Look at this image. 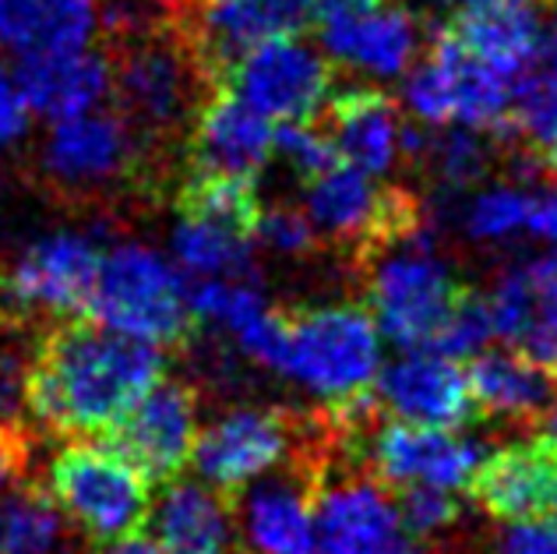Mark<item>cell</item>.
<instances>
[{
    "label": "cell",
    "instance_id": "cell-45",
    "mask_svg": "<svg viewBox=\"0 0 557 554\" xmlns=\"http://www.w3.org/2000/svg\"><path fill=\"white\" fill-rule=\"evenodd\" d=\"M550 508H554V516H557V494H554V505Z\"/></svg>",
    "mask_w": 557,
    "mask_h": 554
},
{
    "label": "cell",
    "instance_id": "cell-10",
    "mask_svg": "<svg viewBox=\"0 0 557 554\" xmlns=\"http://www.w3.org/2000/svg\"><path fill=\"white\" fill-rule=\"evenodd\" d=\"M230 93L251 103L269 121L304 124L329 103L335 71L332 61L297 36H272L247 50L223 78Z\"/></svg>",
    "mask_w": 557,
    "mask_h": 554
},
{
    "label": "cell",
    "instance_id": "cell-15",
    "mask_svg": "<svg viewBox=\"0 0 557 554\" xmlns=\"http://www.w3.org/2000/svg\"><path fill=\"white\" fill-rule=\"evenodd\" d=\"M318 22V0H201L190 14V39L209 78L223 85L247 50L272 36H297Z\"/></svg>",
    "mask_w": 557,
    "mask_h": 554
},
{
    "label": "cell",
    "instance_id": "cell-29",
    "mask_svg": "<svg viewBox=\"0 0 557 554\" xmlns=\"http://www.w3.org/2000/svg\"><path fill=\"white\" fill-rule=\"evenodd\" d=\"M177 212L184 220H205L223 223L240 233L258 230L261 201L258 187L247 177H230V173H205V170H184L177 187Z\"/></svg>",
    "mask_w": 557,
    "mask_h": 554
},
{
    "label": "cell",
    "instance_id": "cell-9",
    "mask_svg": "<svg viewBox=\"0 0 557 554\" xmlns=\"http://www.w3.org/2000/svg\"><path fill=\"white\" fill-rule=\"evenodd\" d=\"M304 424L307 414L286 410V406H240L198 431L190 459L205 484L237 505L258 477L293 456Z\"/></svg>",
    "mask_w": 557,
    "mask_h": 554
},
{
    "label": "cell",
    "instance_id": "cell-41",
    "mask_svg": "<svg viewBox=\"0 0 557 554\" xmlns=\"http://www.w3.org/2000/svg\"><path fill=\"white\" fill-rule=\"evenodd\" d=\"M525 156H530V159H533V163H536L540 170H544V173H550V177L557 181V135H550L547 141H540L536 149H530V152H525Z\"/></svg>",
    "mask_w": 557,
    "mask_h": 554
},
{
    "label": "cell",
    "instance_id": "cell-38",
    "mask_svg": "<svg viewBox=\"0 0 557 554\" xmlns=\"http://www.w3.org/2000/svg\"><path fill=\"white\" fill-rule=\"evenodd\" d=\"M28 131V107L22 103L18 89H14L11 71L0 61V149L18 145Z\"/></svg>",
    "mask_w": 557,
    "mask_h": 554
},
{
    "label": "cell",
    "instance_id": "cell-8",
    "mask_svg": "<svg viewBox=\"0 0 557 554\" xmlns=\"http://www.w3.org/2000/svg\"><path fill=\"white\" fill-rule=\"evenodd\" d=\"M53 505L96 544L131 537L149 519V480L110 445H67L47 470Z\"/></svg>",
    "mask_w": 557,
    "mask_h": 554
},
{
    "label": "cell",
    "instance_id": "cell-3",
    "mask_svg": "<svg viewBox=\"0 0 557 554\" xmlns=\"http://www.w3.org/2000/svg\"><path fill=\"white\" fill-rule=\"evenodd\" d=\"M36 181L75 209H110L121 192H152L138 141L113 107L57 121L36 152Z\"/></svg>",
    "mask_w": 557,
    "mask_h": 554
},
{
    "label": "cell",
    "instance_id": "cell-21",
    "mask_svg": "<svg viewBox=\"0 0 557 554\" xmlns=\"http://www.w3.org/2000/svg\"><path fill=\"white\" fill-rule=\"evenodd\" d=\"M462 47L511 82L544 39L540 0H469L442 22Z\"/></svg>",
    "mask_w": 557,
    "mask_h": 554
},
{
    "label": "cell",
    "instance_id": "cell-36",
    "mask_svg": "<svg viewBox=\"0 0 557 554\" xmlns=\"http://www.w3.org/2000/svg\"><path fill=\"white\" fill-rule=\"evenodd\" d=\"M494 554H557V522L544 516L508 522L497 533Z\"/></svg>",
    "mask_w": 557,
    "mask_h": 554
},
{
    "label": "cell",
    "instance_id": "cell-46",
    "mask_svg": "<svg viewBox=\"0 0 557 554\" xmlns=\"http://www.w3.org/2000/svg\"><path fill=\"white\" fill-rule=\"evenodd\" d=\"M381 4H385V0H381Z\"/></svg>",
    "mask_w": 557,
    "mask_h": 554
},
{
    "label": "cell",
    "instance_id": "cell-20",
    "mask_svg": "<svg viewBox=\"0 0 557 554\" xmlns=\"http://www.w3.org/2000/svg\"><path fill=\"white\" fill-rule=\"evenodd\" d=\"M22 103L42 116H75L96 110L110 96V64L92 50L25 53L11 71Z\"/></svg>",
    "mask_w": 557,
    "mask_h": 554
},
{
    "label": "cell",
    "instance_id": "cell-26",
    "mask_svg": "<svg viewBox=\"0 0 557 554\" xmlns=\"http://www.w3.org/2000/svg\"><path fill=\"white\" fill-rule=\"evenodd\" d=\"M92 28L89 0H0V47L18 57L82 50Z\"/></svg>",
    "mask_w": 557,
    "mask_h": 554
},
{
    "label": "cell",
    "instance_id": "cell-40",
    "mask_svg": "<svg viewBox=\"0 0 557 554\" xmlns=\"http://www.w3.org/2000/svg\"><path fill=\"white\" fill-rule=\"evenodd\" d=\"M99 554H163V547H159L156 541H149V537L131 533V537H121V541L107 544Z\"/></svg>",
    "mask_w": 557,
    "mask_h": 554
},
{
    "label": "cell",
    "instance_id": "cell-35",
    "mask_svg": "<svg viewBox=\"0 0 557 554\" xmlns=\"http://www.w3.org/2000/svg\"><path fill=\"white\" fill-rule=\"evenodd\" d=\"M255 241H261L265 247L278 255H311L318 251V230L311 223V216L304 209H293V206H272V209H261L258 216V230H255Z\"/></svg>",
    "mask_w": 557,
    "mask_h": 554
},
{
    "label": "cell",
    "instance_id": "cell-19",
    "mask_svg": "<svg viewBox=\"0 0 557 554\" xmlns=\"http://www.w3.org/2000/svg\"><path fill=\"white\" fill-rule=\"evenodd\" d=\"M325 110V135L332 138L343 163L381 177L395 167L403 149V113L399 103L374 85L332 93Z\"/></svg>",
    "mask_w": 557,
    "mask_h": 554
},
{
    "label": "cell",
    "instance_id": "cell-4",
    "mask_svg": "<svg viewBox=\"0 0 557 554\" xmlns=\"http://www.w3.org/2000/svg\"><path fill=\"white\" fill-rule=\"evenodd\" d=\"M349 445L339 431L307 442L297 456L311 480V513L318 554H428L406 527L388 491L371 473L339 470Z\"/></svg>",
    "mask_w": 557,
    "mask_h": 554
},
{
    "label": "cell",
    "instance_id": "cell-2",
    "mask_svg": "<svg viewBox=\"0 0 557 554\" xmlns=\"http://www.w3.org/2000/svg\"><path fill=\"white\" fill-rule=\"evenodd\" d=\"M102 57L110 64V103L135 135L156 192L170 181L173 163L184 156L195 113L219 85L209 78L190 39V19L149 36L113 42Z\"/></svg>",
    "mask_w": 557,
    "mask_h": 554
},
{
    "label": "cell",
    "instance_id": "cell-11",
    "mask_svg": "<svg viewBox=\"0 0 557 554\" xmlns=\"http://www.w3.org/2000/svg\"><path fill=\"white\" fill-rule=\"evenodd\" d=\"M198 392L177 378H159L107 431V445L124 456L149 484H173L195 456Z\"/></svg>",
    "mask_w": 557,
    "mask_h": 554
},
{
    "label": "cell",
    "instance_id": "cell-44",
    "mask_svg": "<svg viewBox=\"0 0 557 554\" xmlns=\"http://www.w3.org/2000/svg\"><path fill=\"white\" fill-rule=\"evenodd\" d=\"M53 554H78L75 547H61V551H53Z\"/></svg>",
    "mask_w": 557,
    "mask_h": 554
},
{
    "label": "cell",
    "instance_id": "cell-7",
    "mask_svg": "<svg viewBox=\"0 0 557 554\" xmlns=\"http://www.w3.org/2000/svg\"><path fill=\"white\" fill-rule=\"evenodd\" d=\"M360 272L377 332L403 349H431L462 283L437 258L428 226L385 247Z\"/></svg>",
    "mask_w": 557,
    "mask_h": 554
},
{
    "label": "cell",
    "instance_id": "cell-25",
    "mask_svg": "<svg viewBox=\"0 0 557 554\" xmlns=\"http://www.w3.org/2000/svg\"><path fill=\"white\" fill-rule=\"evenodd\" d=\"M289 473L293 477L286 480H265L244 491V533L258 554H318L311 480L297 456H293Z\"/></svg>",
    "mask_w": 557,
    "mask_h": 554
},
{
    "label": "cell",
    "instance_id": "cell-31",
    "mask_svg": "<svg viewBox=\"0 0 557 554\" xmlns=\"http://www.w3.org/2000/svg\"><path fill=\"white\" fill-rule=\"evenodd\" d=\"M533 195L522 187H491V192L476 195L466 209V233L473 241L497 244L516 237L519 230L530 223Z\"/></svg>",
    "mask_w": 557,
    "mask_h": 554
},
{
    "label": "cell",
    "instance_id": "cell-39",
    "mask_svg": "<svg viewBox=\"0 0 557 554\" xmlns=\"http://www.w3.org/2000/svg\"><path fill=\"white\" fill-rule=\"evenodd\" d=\"M525 230L557 244V187L547 195H533V209H530V223H525Z\"/></svg>",
    "mask_w": 557,
    "mask_h": 554
},
{
    "label": "cell",
    "instance_id": "cell-37",
    "mask_svg": "<svg viewBox=\"0 0 557 554\" xmlns=\"http://www.w3.org/2000/svg\"><path fill=\"white\" fill-rule=\"evenodd\" d=\"M36 431H18L0 424V491L22 484L28 466H33Z\"/></svg>",
    "mask_w": 557,
    "mask_h": 554
},
{
    "label": "cell",
    "instance_id": "cell-18",
    "mask_svg": "<svg viewBox=\"0 0 557 554\" xmlns=\"http://www.w3.org/2000/svg\"><path fill=\"white\" fill-rule=\"evenodd\" d=\"M374 396L385 410L413 424L456 431L480 420L466 371L451 357L431 354V349H409L406 357L381 368L374 378Z\"/></svg>",
    "mask_w": 557,
    "mask_h": 554
},
{
    "label": "cell",
    "instance_id": "cell-43",
    "mask_svg": "<svg viewBox=\"0 0 557 554\" xmlns=\"http://www.w3.org/2000/svg\"><path fill=\"white\" fill-rule=\"evenodd\" d=\"M540 8H554V14H557V0H540Z\"/></svg>",
    "mask_w": 557,
    "mask_h": 554
},
{
    "label": "cell",
    "instance_id": "cell-23",
    "mask_svg": "<svg viewBox=\"0 0 557 554\" xmlns=\"http://www.w3.org/2000/svg\"><path fill=\"white\" fill-rule=\"evenodd\" d=\"M423 61L434 67L437 82H442L451 121L487 131V135H494V131L508 121L511 82L502 71H494L491 64H483L480 57L469 53L445 25L434 28L431 50Z\"/></svg>",
    "mask_w": 557,
    "mask_h": 554
},
{
    "label": "cell",
    "instance_id": "cell-6",
    "mask_svg": "<svg viewBox=\"0 0 557 554\" xmlns=\"http://www.w3.org/2000/svg\"><path fill=\"white\" fill-rule=\"evenodd\" d=\"M286 340L278 374L318 392L325 403L354 399L374 385L381 332L368 304L283 308Z\"/></svg>",
    "mask_w": 557,
    "mask_h": 554
},
{
    "label": "cell",
    "instance_id": "cell-24",
    "mask_svg": "<svg viewBox=\"0 0 557 554\" xmlns=\"http://www.w3.org/2000/svg\"><path fill=\"white\" fill-rule=\"evenodd\" d=\"M152 530L163 554H240L233 502L195 480H173L166 488Z\"/></svg>",
    "mask_w": 557,
    "mask_h": 554
},
{
    "label": "cell",
    "instance_id": "cell-27",
    "mask_svg": "<svg viewBox=\"0 0 557 554\" xmlns=\"http://www.w3.org/2000/svg\"><path fill=\"white\" fill-rule=\"evenodd\" d=\"M255 244L251 233L184 216L170 241L184 275H212V280H258Z\"/></svg>",
    "mask_w": 557,
    "mask_h": 554
},
{
    "label": "cell",
    "instance_id": "cell-34",
    "mask_svg": "<svg viewBox=\"0 0 557 554\" xmlns=\"http://www.w3.org/2000/svg\"><path fill=\"white\" fill-rule=\"evenodd\" d=\"M275 152L286 159V167L297 173L300 181L311 184L321 173H329L335 163H343L339 152H335L332 138L325 131H318L311 124H286L275 131Z\"/></svg>",
    "mask_w": 557,
    "mask_h": 554
},
{
    "label": "cell",
    "instance_id": "cell-12",
    "mask_svg": "<svg viewBox=\"0 0 557 554\" xmlns=\"http://www.w3.org/2000/svg\"><path fill=\"white\" fill-rule=\"evenodd\" d=\"M99 258L96 233L61 230L28 241L4 269L14 297L39 325H47L53 318L89 315Z\"/></svg>",
    "mask_w": 557,
    "mask_h": 554
},
{
    "label": "cell",
    "instance_id": "cell-32",
    "mask_svg": "<svg viewBox=\"0 0 557 554\" xmlns=\"http://www.w3.org/2000/svg\"><path fill=\"white\" fill-rule=\"evenodd\" d=\"M388 498L399 513L403 527L413 537H434L442 530H451L459 522V502L456 494L445 488H428V484H399L385 488Z\"/></svg>",
    "mask_w": 557,
    "mask_h": 554
},
{
    "label": "cell",
    "instance_id": "cell-30",
    "mask_svg": "<svg viewBox=\"0 0 557 554\" xmlns=\"http://www.w3.org/2000/svg\"><path fill=\"white\" fill-rule=\"evenodd\" d=\"M494 340H497V332H494V315H491L487 294H480V290L462 283L459 297L451 300L445 322L434 335L431 354H442L451 360H469V357L483 354Z\"/></svg>",
    "mask_w": 557,
    "mask_h": 554
},
{
    "label": "cell",
    "instance_id": "cell-22",
    "mask_svg": "<svg viewBox=\"0 0 557 554\" xmlns=\"http://www.w3.org/2000/svg\"><path fill=\"white\" fill-rule=\"evenodd\" d=\"M466 385L476 417L544 420L557 403V374L519 349H483L469 357Z\"/></svg>",
    "mask_w": 557,
    "mask_h": 554
},
{
    "label": "cell",
    "instance_id": "cell-17",
    "mask_svg": "<svg viewBox=\"0 0 557 554\" xmlns=\"http://www.w3.org/2000/svg\"><path fill=\"white\" fill-rule=\"evenodd\" d=\"M466 491L483 513L502 522L550 513L557 494V439L544 431L480 456Z\"/></svg>",
    "mask_w": 557,
    "mask_h": 554
},
{
    "label": "cell",
    "instance_id": "cell-33",
    "mask_svg": "<svg viewBox=\"0 0 557 554\" xmlns=\"http://www.w3.org/2000/svg\"><path fill=\"white\" fill-rule=\"evenodd\" d=\"M28 360L33 346H25V335H0V424L33 431L28 420Z\"/></svg>",
    "mask_w": 557,
    "mask_h": 554
},
{
    "label": "cell",
    "instance_id": "cell-16",
    "mask_svg": "<svg viewBox=\"0 0 557 554\" xmlns=\"http://www.w3.org/2000/svg\"><path fill=\"white\" fill-rule=\"evenodd\" d=\"M275 152V127L265 113L244 103L226 85L209 93L187 131L181 170L230 173V177L258 181Z\"/></svg>",
    "mask_w": 557,
    "mask_h": 554
},
{
    "label": "cell",
    "instance_id": "cell-13",
    "mask_svg": "<svg viewBox=\"0 0 557 554\" xmlns=\"http://www.w3.org/2000/svg\"><path fill=\"white\" fill-rule=\"evenodd\" d=\"M357 456L381 488L399 484H428L459 491L466 488L469 473L476 470L483 448L459 439L451 428L413 424V420H395V424L371 428L360 442Z\"/></svg>",
    "mask_w": 557,
    "mask_h": 554
},
{
    "label": "cell",
    "instance_id": "cell-28",
    "mask_svg": "<svg viewBox=\"0 0 557 554\" xmlns=\"http://www.w3.org/2000/svg\"><path fill=\"white\" fill-rule=\"evenodd\" d=\"M71 547L67 516L36 484L0 491V554H53Z\"/></svg>",
    "mask_w": 557,
    "mask_h": 554
},
{
    "label": "cell",
    "instance_id": "cell-42",
    "mask_svg": "<svg viewBox=\"0 0 557 554\" xmlns=\"http://www.w3.org/2000/svg\"><path fill=\"white\" fill-rule=\"evenodd\" d=\"M544 420H547V434H550V439H557V403L550 406V414Z\"/></svg>",
    "mask_w": 557,
    "mask_h": 554
},
{
    "label": "cell",
    "instance_id": "cell-5",
    "mask_svg": "<svg viewBox=\"0 0 557 554\" xmlns=\"http://www.w3.org/2000/svg\"><path fill=\"white\" fill-rule=\"evenodd\" d=\"M89 318L159 349H184L198 335L184 280L149 244L124 241L99 258Z\"/></svg>",
    "mask_w": 557,
    "mask_h": 554
},
{
    "label": "cell",
    "instance_id": "cell-14",
    "mask_svg": "<svg viewBox=\"0 0 557 554\" xmlns=\"http://www.w3.org/2000/svg\"><path fill=\"white\" fill-rule=\"evenodd\" d=\"M314 25L332 61L377 78L403 75L420 50V22L381 0H318Z\"/></svg>",
    "mask_w": 557,
    "mask_h": 554
},
{
    "label": "cell",
    "instance_id": "cell-1",
    "mask_svg": "<svg viewBox=\"0 0 557 554\" xmlns=\"http://www.w3.org/2000/svg\"><path fill=\"white\" fill-rule=\"evenodd\" d=\"M163 378V349L89 315L47 322L28 360V420L64 439L107 434Z\"/></svg>",
    "mask_w": 557,
    "mask_h": 554
}]
</instances>
